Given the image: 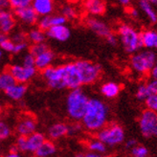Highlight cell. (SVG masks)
Returning <instances> with one entry per match:
<instances>
[{
	"mask_svg": "<svg viewBox=\"0 0 157 157\" xmlns=\"http://www.w3.org/2000/svg\"><path fill=\"white\" fill-rule=\"evenodd\" d=\"M109 110L103 101L97 98L89 99L85 113L82 119V127L91 132H97L105 127Z\"/></svg>",
	"mask_w": 157,
	"mask_h": 157,
	"instance_id": "obj_1",
	"label": "cell"
},
{
	"mask_svg": "<svg viewBox=\"0 0 157 157\" xmlns=\"http://www.w3.org/2000/svg\"><path fill=\"white\" fill-rule=\"evenodd\" d=\"M89 98L80 88L72 89L66 98V111L70 119L73 121H82L87 107Z\"/></svg>",
	"mask_w": 157,
	"mask_h": 157,
	"instance_id": "obj_2",
	"label": "cell"
},
{
	"mask_svg": "<svg viewBox=\"0 0 157 157\" xmlns=\"http://www.w3.org/2000/svg\"><path fill=\"white\" fill-rule=\"evenodd\" d=\"M118 38L128 54H135L143 47L140 33L132 26L123 23L118 27Z\"/></svg>",
	"mask_w": 157,
	"mask_h": 157,
	"instance_id": "obj_3",
	"label": "cell"
},
{
	"mask_svg": "<svg viewBox=\"0 0 157 157\" xmlns=\"http://www.w3.org/2000/svg\"><path fill=\"white\" fill-rule=\"evenodd\" d=\"M157 59L156 54L153 50L147 49L133 54L130 58V66L139 74H150Z\"/></svg>",
	"mask_w": 157,
	"mask_h": 157,
	"instance_id": "obj_4",
	"label": "cell"
},
{
	"mask_svg": "<svg viewBox=\"0 0 157 157\" xmlns=\"http://www.w3.org/2000/svg\"><path fill=\"white\" fill-rule=\"evenodd\" d=\"M124 130L118 124H106L101 129L97 131V138L105 143L107 147H115L124 141Z\"/></svg>",
	"mask_w": 157,
	"mask_h": 157,
	"instance_id": "obj_5",
	"label": "cell"
},
{
	"mask_svg": "<svg viewBox=\"0 0 157 157\" xmlns=\"http://www.w3.org/2000/svg\"><path fill=\"white\" fill-rule=\"evenodd\" d=\"M80 73L82 85L92 84L98 81L101 74V66L99 63L87 59H80L75 61Z\"/></svg>",
	"mask_w": 157,
	"mask_h": 157,
	"instance_id": "obj_6",
	"label": "cell"
},
{
	"mask_svg": "<svg viewBox=\"0 0 157 157\" xmlns=\"http://www.w3.org/2000/svg\"><path fill=\"white\" fill-rule=\"evenodd\" d=\"M58 67L60 81L63 83L64 88L72 90L76 88H80L82 85L80 73H78V70L75 62H68V63Z\"/></svg>",
	"mask_w": 157,
	"mask_h": 157,
	"instance_id": "obj_7",
	"label": "cell"
},
{
	"mask_svg": "<svg viewBox=\"0 0 157 157\" xmlns=\"http://www.w3.org/2000/svg\"><path fill=\"white\" fill-rule=\"evenodd\" d=\"M139 128L146 138L157 137V112L146 109L139 118Z\"/></svg>",
	"mask_w": 157,
	"mask_h": 157,
	"instance_id": "obj_8",
	"label": "cell"
},
{
	"mask_svg": "<svg viewBox=\"0 0 157 157\" xmlns=\"http://www.w3.org/2000/svg\"><path fill=\"white\" fill-rule=\"evenodd\" d=\"M17 82L26 83L36 76L37 69L36 66H24L23 64H13L8 69Z\"/></svg>",
	"mask_w": 157,
	"mask_h": 157,
	"instance_id": "obj_9",
	"label": "cell"
},
{
	"mask_svg": "<svg viewBox=\"0 0 157 157\" xmlns=\"http://www.w3.org/2000/svg\"><path fill=\"white\" fill-rule=\"evenodd\" d=\"M42 78H44V81L46 82L47 85L49 86L52 89H64V85L60 81L59 77V67L55 66H49L45 68L44 70L41 71Z\"/></svg>",
	"mask_w": 157,
	"mask_h": 157,
	"instance_id": "obj_10",
	"label": "cell"
},
{
	"mask_svg": "<svg viewBox=\"0 0 157 157\" xmlns=\"http://www.w3.org/2000/svg\"><path fill=\"white\" fill-rule=\"evenodd\" d=\"M14 15L17 17L18 20H20L22 23H24L26 25L36 24L39 17L32 6H28V7L14 10Z\"/></svg>",
	"mask_w": 157,
	"mask_h": 157,
	"instance_id": "obj_11",
	"label": "cell"
},
{
	"mask_svg": "<svg viewBox=\"0 0 157 157\" xmlns=\"http://www.w3.org/2000/svg\"><path fill=\"white\" fill-rule=\"evenodd\" d=\"M86 26H87L94 34L98 36L105 38L109 34L112 33V31L109 26L103 20L98 19L96 17H89L86 19Z\"/></svg>",
	"mask_w": 157,
	"mask_h": 157,
	"instance_id": "obj_12",
	"label": "cell"
},
{
	"mask_svg": "<svg viewBox=\"0 0 157 157\" xmlns=\"http://www.w3.org/2000/svg\"><path fill=\"white\" fill-rule=\"evenodd\" d=\"M46 36L56 41L65 42L71 36V31L65 24L52 26L46 31Z\"/></svg>",
	"mask_w": 157,
	"mask_h": 157,
	"instance_id": "obj_13",
	"label": "cell"
},
{
	"mask_svg": "<svg viewBox=\"0 0 157 157\" xmlns=\"http://www.w3.org/2000/svg\"><path fill=\"white\" fill-rule=\"evenodd\" d=\"M36 129V122L31 115L22 117L17 125V132L20 136H29Z\"/></svg>",
	"mask_w": 157,
	"mask_h": 157,
	"instance_id": "obj_14",
	"label": "cell"
},
{
	"mask_svg": "<svg viewBox=\"0 0 157 157\" xmlns=\"http://www.w3.org/2000/svg\"><path fill=\"white\" fill-rule=\"evenodd\" d=\"M83 8L85 12L93 17L103 15L106 11L105 0H84Z\"/></svg>",
	"mask_w": 157,
	"mask_h": 157,
	"instance_id": "obj_15",
	"label": "cell"
},
{
	"mask_svg": "<svg viewBox=\"0 0 157 157\" xmlns=\"http://www.w3.org/2000/svg\"><path fill=\"white\" fill-rule=\"evenodd\" d=\"M15 26V18L12 12L3 10L0 13V32L3 34H9Z\"/></svg>",
	"mask_w": 157,
	"mask_h": 157,
	"instance_id": "obj_16",
	"label": "cell"
},
{
	"mask_svg": "<svg viewBox=\"0 0 157 157\" xmlns=\"http://www.w3.org/2000/svg\"><path fill=\"white\" fill-rule=\"evenodd\" d=\"M34 10L39 17H45L50 15L55 8L54 0H32V4Z\"/></svg>",
	"mask_w": 157,
	"mask_h": 157,
	"instance_id": "obj_17",
	"label": "cell"
},
{
	"mask_svg": "<svg viewBox=\"0 0 157 157\" xmlns=\"http://www.w3.org/2000/svg\"><path fill=\"white\" fill-rule=\"evenodd\" d=\"M143 47L150 50H157V31L147 29L140 33Z\"/></svg>",
	"mask_w": 157,
	"mask_h": 157,
	"instance_id": "obj_18",
	"label": "cell"
},
{
	"mask_svg": "<svg viewBox=\"0 0 157 157\" xmlns=\"http://www.w3.org/2000/svg\"><path fill=\"white\" fill-rule=\"evenodd\" d=\"M35 66L37 70H44L45 68L52 65V62L55 59V54L51 50H46L45 52L37 55L35 57Z\"/></svg>",
	"mask_w": 157,
	"mask_h": 157,
	"instance_id": "obj_19",
	"label": "cell"
},
{
	"mask_svg": "<svg viewBox=\"0 0 157 157\" xmlns=\"http://www.w3.org/2000/svg\"><path fill=\"white\" fill-rule=\"evenodd\" d=\"M26 93L27 86L25 85V83L21 82H15L5 91L6 96L13 101H20L26 95Z\"/></svg>",
	"mask_w": 157,
	"mask_h": 157,
	"instance_id": "obj_20",
	"label": "cell"
},
{
	"mask_svg": "<svg viewBox=\"0 0 157 157\" xmlns=\"http://www.w3.org/2000/svg\"><path fill=\"white\" fill-rule=\"evenodd\" d=\"M46 139L45 136L40 132L35 131L29 136H26V151L36 152L37 148L42 145Z\"/></svg>",
	"mask_w": 157,
	"mask_h": 157,
	"instance_id": "obj_21",
	"label": "cell"
},
{
	"mask_svg": "<svg viewBox=\"0 0 157 157\" xmlns=\"http://www.w3.org/2000/svg\"><path fill=\"white\" fill-rule=\"evenodd\" d=\"M121 92V85L115 82H107L101 86V93L107 99L116 98Z\"/></svg>",
	"mask_w": 157,
	"mask_h": 157,
	"instance_id": "obj_22",
	"label": "cell"
},
{
	"mask_svg": "<svg viewBox=\"0 0 157 157\" xmlns=\"http://www.w3.org/2000/svg\"><path fill=\"white\" fill-rule=\"evenodd\" d=\"M69 125L63 123H56L52 124L48 129V135L51 139H59L68 134Z\"/></svg>",
	"mask_w": 157,
	"mask_h": 157,
	"instance_id": "obj_23",
	"label": "cell"
},
{
	"mask_svg": "<svg viewBox=\"0 0 157 157\" xmlns=\"http://www.w3.org/2000/svg\"><path fill=\"white\" fill-rule=\"evenodd\" d=\"M139 8L145 14L151 24L157 23V13L155 12L153 6L148 0H139Z\"/></svg>",
	"mask_w": 157,
	"mask_h": 157,
	"instance_id": "obj_24",
	"label": "cell"
},
{
	"mask_svg": "<svg viewBox=\"0 0 157 157\" xmlns=\"http://www.w3.org/2000/svg\"><path fill=\"white\" fill-rule=\"evenodd\" d=\"M57 151V147L51 141L45 140L42 145L36 151L35 154L36 157H50Z\"/></svg>",
	"mask_w": 157,
	"mask_h": 157,
	"instance_id": "obj_25",
	"label": "cell"
},
{
	"mask_svg": "<svg viewBox=\"0 0 157 157\" xmlns=\"http://www.w3.org/2000/svg\"><path fill=\"white\" fill-rule=\"evenodd\" d=\"M15 80L13 77V75L10 73L9 70H4V71L0 72V90L1 91H6L8 88L14 84Z\"/></svg>",
	"mask_w": 157,
	"mask_h": 157,
	"instance_id": "obj_26",
	"label": "cell"
},
{
	"mask_svg": "<svg viewBox=\"0 0 157 157\" xmlns=\"http://www.w3.org/2000/svg\"><path fill=\"white\" fill-rule=\"evenodd\" d=\"M27 38L29 40L34 43H41L44 42L46 39V33L45 31L37 28H33L29 31V33L27 34Z\"/></svg>",
	"mask_w": 157,
	"mask_h": 157,
	"instance_id": "obj_27",
	"label": "cell"
},
{
	"mask_svg": "<svg viewBox=\"0 0 157 157\" xmlns=\"http://www.w3.org/2000/svg\"><path fill=\"white\" fill-rule=\"evenodd\" d=\"M87 147L90 151L101 153V154L105 153L106 150H107V146L105 143L101 142V140H99L98 138L90 140L87 143Z\"/></svg>",
	"mask_w": 157,
	"mask_h": 157,
	"instance_id": "obj_28",
	"label": "cell"
},
{
	"mask_svg": "<svg viewBox=\"0 0 157 157\" xmlns=\"http://www.w3.org/2000/svg\"><path fill=\"white\" fill-rule=\"evenodd\" d=\"M150 95H151V91H150V89H148L147 83L141 84V85L138 86L136 93H135V97H136L137 100L144 101Z\"/></svg>",
	"mask_w": 157,
	"mask_h": 157,
	"instance_id": "obj_29",
	"label": "cell"
},
{
	"mask_svg": "<svg viewBox=\"0 0 157 157\" xmlns=\"http://www.w3.org/2000/svg\"><path fill=\"white\" fill-rule=\"evenodd\" d=\"M61 14L64 15L67 20H74L78 17V12L71 5H66L62 8Z\"/></svg>",
	"mask_w": 157,
	"mask_h": 157,
	"instance_id": "obj_30",
	"label": "cell"
},
{
	"mask_svg": "<svg viewBox=\"0 0 157 157\" xmlns=\"http://www.w3.org/2000/svg\"><path fill=\"white\" fill-rule=\"evenodd\" d=\"M144 101L147 109L157 112V94H151Z\"/></svg>",
	"mask_w": 157,
	"mask_h": 157,
	"instance_id": "obj_31",
	"label": "cell"
},
{
	"mask_svg": "<svg viewBox=\"0 0 157 157\" xmlns=\"http://www.w3.org/2000/svg\"><path fill=\"white\" fill-rule=\"evenodd\" d=\"M48 46H47L44 42L41 43H34L32 46L30 47V53L33 54L34 56H37V55L41 54L43 52H45L46 50H48Z\"/></svg>",
	"mask_w": 157,
	"mask_h": 157,
	"instance_id": "obj_32",
	"label": "cell"
},
{
	"mask_svg": "<svg viewBox=\"0 0 157 157\" xmlns=\"http://www.w3.org/2000/svg\"><path fill=\"white\" fill-rule=\"evenodd\" d=\"M130 151H131V154L133 157H147V154H148L147 148L144 146L137 145Z\"/></svg>",
	"mask_w": 157,
	"mask_h": 157,
	"instance_id": "obj_33",
	"label": "cell"
},
{
	"mask_svg": "<svg viewBox=\"0 0 157 157\" xmlns=\"http://www.w3.org/2000/svg\"><path fill=\"white\" fill-rule=\"evenodd\" d=\"M37 25H38V28L41 29L43 31H46L48 30L49 28L52 27V24H51V14L50 15H45V17H41L40 18L38 19L37 21Z\"/></svg>",
	"mask_w": 157,
	"mask_h": 157,
	"instance_id": "obj_34",
	"label": "cell"
},
{
	"mask_svg": "<svg viewBox=\"0 0 157 157\" xmlns=\"http://www.w3.org/2000/svg\"><path fill=\"white\" fill-rule=\"evenodd\" d=\"M11 135V128L4 121H0V140H5Z\"/></svg>",
	"mask_w": 157,
	"mask_h": 157,
	"instance_id": "obj_35",
	"label": "cell"
},
{
	"mask_svg": "<svg viewBox=\"0 0 157 157\" xmlns=\"http://www.w3.org/2000/svg\"><path fill=\"white\" fill-rule=\"evenodd\" d=\"M9 2L13 9L17 10V9H20V8L31 6L32 0H9Z\"/></svg>",
	"mask_w": 157,
	"mask_h": 157,
	"instance_id": "obj_36",
	"label": "cell"
},
{
	"mask_svg": "<svg viewBox=\"0 0 157 157\" xmlns=\"http://www.w3.org/2000/svg\"><path fill=\"white\" fill-rule=\"evenodd\" d=\"M0 48L3 52H7V53H13V48H14V42L12 40L11 38L7 37L5 40L1 43L0 45Z\"/></svg>",
	"mask_w": 157,
	"mask_h": 157,
	"instance_id": "obj_37",
	"label": "cell"
},
{
	"mask_svg": "<svg viewBox=\"0 0 157 157\" xmlns=\"http://www.w3.org/2000/svg\"><path fill=\"white\" fill-rule=\"evenodd\" d=\"M66 21H67V19L65 18L64 15H62V14L51 15V24H52V26L64 25L66 23Z\"/></svg>",
	"mask_w": 157,
	"mask_h": 157,
	"instance_id": "obj_38",
	"label": "cell"
},
{
	"mask_svg": "<svg viewBox=\"0 0 157 157\" xmlns=\"http://www.w3.org/2000/svg\"><path fill=\"white\" fill-rule=\"evenodd\" d=\"M35 56L33 54L26 53L22 59V64L24 66H35Z\"/></svg>",
	"mask_w": 157,
	"mask_h": 157,
	"instance_id": "obj_39",
	"label": "cell"
},
{
	"mask_svg": "<svg viewBox=\"0 0 157 157\" xmlns=\"http://www.w3.org/2000/svg\"><path fill=\"white\" fill-rule=\"evenodd\" d=\"M12 40L14 43H18V42H22V41H26L27 38V35L24 34L23 32H15L13 36H12Z\"/></svg>",
	"mask_w": 157,
	"mask_h": 157,
	"instance_id": "obj_40",
	"label": "cell"
},
{
	"mask_svg": "<svg viewBox=\"0 0 157 157\" xmlns=\"http://www.w3.org/2000/svg\"><path fill=\"white\" fill-rule=\"evenodd\" d=\"M17 151H26V136H20L17 140V144H15Z\"/></svg>",
	"mask_w": 157,
	"mask_h": 157,
	"instance_id": "obj_41",
	"label": "cell"
},
{
	"mask_svg": "<svg viewBox=\"0 0 157 157\" xmlns=\"http://www.w3.org/2000/svg\"><path fill=\"white\" fill-rule=\"evenodd\" d=\"M28 48V43L26 41H22L18 43H14V48H13V54H20L24 52Z\"/></svg>",
	"mask_w": 157,
	"mask_h": 157,
	"instance_id": "obj_42",
	"label": "cell"
},
{
	"mask_svg": "<svg viewBox=\"0 0 157 157\" xmlns=\"http://www.w3.org/2000/svg\"><path fill=\"white\" fill-rule=\"evenodd\" d=\"M105 41L110 45V46H116L117 44H118V41H119V38H118V36L115 35V34H113V33H111V34H109L105 38Z\"/></svg>",
	"mask_w": 157,
	"mask_h": 157,
	"instance_id": "obj_43",
	"label": "cell"
},
{
	"mask_svg": "<svg viewBox=\"0 0 157 157\" xmlns=\"http://www.w3.org/2000/svg\"><path fill=\"white\" fill-rule=\"evenodd\" d=\"M147 85L151 91V94H157V78H151Z\"/></svg>",
	"mask_w": 157,
	"mask_h": 157,
	"instance_id": "obj_44",
	"label": "cell"
},
{
	"mask_svg": "<svg viewBox=\"0 0 157 157\" xmlns=\"http://www.w3.org/2000/svg\"><path fill=\"white\" fill-rule=\"evenodd\" d=\"M137 145H138L137 140L131 138V139H128L127 141V143H125V148H128V150H132V148Z\"/></svg>",
	"mask_w": 157,
	"mask_h": 157,
	"instance_id": "obj_45",
	"label": "cell"
},
{
	"mask_svg": "<svg viewBox=\"0 0 157 157\" xmlns=\"http://www.w3.org/2000/svg\"><path fill=\"white\" fill-rule=\"evenodd\" d=\"M11 7L9 0H0V10H8Z\"/></svg>",
	"mask_w": 157,
	"mask_h": 157,
	"instance_id": "obj_46",
	"label": "cell"
},
{
	"mask_svg": "<svg viewBox=\"0 0 157 157\" xmlns=\"http://www.w3.org/2000/svg\"><path fill=\"white\" fill-rule=\"evenodd\" d=\"M128 9L129 10H128V14L130 15L131 17L136 18V17H139V12H138L137 9H134V8H128Z\"/></svg>",
	"mask_w": 157,
	"mask_h": 157,
	"instance_id": "obj_47",
	"label": "cell"
},
{
	"mask_svg": "<svg viewBox=\"0 0 157 157\" xmlns=\"http://www.w3.org/2000/svg\"><path fill=\"white\" fill-rule=\"evenodd\" d=\"M82 157H108V156H105L104 154L90 151V152H87V153H85V154H82Z\"/></svg>",
	"mask_w": 157,
	"mask_h": 157,
	"instance_id": "obj_48",
	"label": "cell"
},
{
	"mask_svg": "<svg viewBox=\"0 0 157 157\" xmlns=\"http://www.w3.org/2000/svg\"><path fill=\"white\" fill-rule=\"evenodd\" d=\"M150 75H151V78H157V59H156V61H155V63H154L153 67H152L151 70Z\"/></svg>",
	"mask_w": 157,
	"mask_h": 157,
	"instance_id": "obj_49",
	"label": "cell"
},
{
	"mask_svg": "<svg viewBox=\"0 0 157 157\" xmlns=\"http://www.w3.org/2000/svg\"><path fill=\"white\" fill-rule=\"evenodd\" d=\"M118 2L123 6H128L131 2V0H118Z\"/></svg>",
	"mask_w": 157,
	"mask_h": 157,
	"instance_id": "obj_50",
	"label": "cell"
},
{
	"mask_svg": "<svg viewBox=\"0 0 157 157\" xmlns=\"http://www.w3.org/2000/svg\"><path fill=\"white\" fill-rule=\"evenodd\" d=\"M7 37H8V36H7L6 34H3V33L0 32V45H1V43L5 40V39H6Z\"/></svg>",
	"mask_w": 157,
	"mask_h": 157,
	"instance_id": "obj_51",
	"label": "cell"
},
{
	"mask_svg": "<svg viewBox=\"0 0 157 157\" xmlns=\"http://www.w3.org/2000/svg\"><path fill=\"white\" fill-rule=\"evenodd\" d=\"M4 157H20V156H19V154H18L17 152H13V151H12V152H10L9 154H7L6 156H4Z\"/></svg>",
	"mask_w": 157,
	"mask_h": 157,
	"instance_id": "obj_52",
	"label": "cell"
},
{
	"mask_svg": "<svg viewBox=\"0 0 157 157\" xmlns=\"http://www.w3.org/2000/svg\"><path fill=\"white\" fill-rule=\"evenodd\" d=\"M3 57H4V54H3V51L0 49V64H1V62L3 60Z\"/></svg>",
	"mask_w": 157,
	"mask_h": 157,
	"instance_id": "obj_53",
	"label": "cell"
},
{
	"mask_svg": "<svg viewBox=\"0 0 157 157\" xmlns=\"http://www.w3.org/2000/svg\"><path fill=\"white\" fill-rule=\"evenodd\" d=\"M148 1L151 2V4L152 6L157 7V0H148Z\"/></svg>",
	"mask_w": 157,
	"mask_h": 157,
	"instance_id": "obj_54",
	"label": "cell"
},
{
	"mask_svg": "<svg viewBox=\"0 0 157 157\" xmlns=\"http://www.w3.org/2000/svg\"><path fill=\"white\" fill-rule=\"evenodd\" d=\"M1 112H2V105L0 103V114H1Z\"/></svg>",
	"mask_w": 157,
	"mask_h": 157,
	"instance_id": "obj_55",
	"label": "cell"
},
{
	"mask_svg": "<svg viewBox=\"0 0 157 157\" xmlns=\"http://www.w3.org/2000/svg\"><path fill=\"white\" fill-rule=\"evenodd\" d=\"M1 11H2V10H0V13H1Z\"/></svg>",
	"mask_w": 157,
	"mask_h": 157,
	"instance_id": "obj_56",
	"label": "cell"
}]
</instances>
